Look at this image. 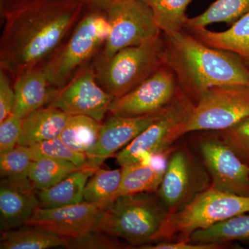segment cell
<instances>
[{
	"label": "cell",
	"instance_id": "obj_4",
	"mask_svg": "<svg viewBox=\"0 0 249 249\" xmlns=\"http://www.w3.org/2000/svg\"><path fill=\"white\" fill-rule=\"evenodd\" d=\"M106 11L86 8L66 40L42 65L51 86L60 89L103 49L109 35Z\"/></svg>",
	"mask_w": 249,
	"mask_h": 249
},
{
	"label": "cell",
	"instance_id": "obj_21",
	"mask_svg": "<svg viewBox=\"0 0 249 249\" xmlns=\"http://www.w3.org/2000/svg\"><path fill=\"white\" fill-rule=\"evenodd\" d=\"M94 172L82 168L70 174L54 186L37 191L40 208L53 209L83 202L85 186Z\"/></svg>",
	"mask_w": 249,
	"mask_h": 249
},
{
	"label": "cell",
	"instance_id": "obj_2",
	"mask_svg": "<svg viewBox=\"0 0 249 249\" xmlns=\"http://www.w3.org/2000/svg\"><path fill=\"white\" fill-rule=\"evenodd\" d=\"M163 36L165 64L195 104L214 87L249 85V68L236 54L206 45L186 30Z\"/></svg>",
	"mask_w": 249,
	"mask_h": 249
},
{
	"label": "cell",
	"instance_id": "obj_19",
	"mask_svg": "<svg viewBox=\"0 0 249 249\" xmlns=\"http://www.w3.org/2000/svg\"><path fill=\"white\" fill-rule=\"evenodd\" d=\"M69 116L60 109L51 106L33 111L23 119L18 145L28 147L59 137Z\"/></svg>",
	"mask_w": 249,
	"mask_h": 249
},
{
	"label": "cell",
	"instance_id": "obj_6",
	"mask_svg": "<svg viewBox=\"0 0 249 249\" xmlns=\"http://www.w3.org/2000/svg\"><path fill=\"white\" fill-rule=\"evenodd\" d=\"M248 212L249 196L219 191L211 186L182 209L168 214L152 243L188 241L196 231Z\"/></svg>",
	"mask_w": 249,
	"mask_h": 249
},
{
	"label": "cell",
	"instance_id": "obj_1",
	"mask_svg": "<svg viewBox=\"0 0 249 249\" xmlns=\"http://www.w3.org/2000/svg\"><path fill=\"white\" fill-rule=\"evenodd\" d=\"M78 0H0V67L14 78L42 66L85 13Z\"/></svg>",
	"mask_w": 249,
	"mask_h": 249
},
{
	"label": "cell",
	"instance_id": "obj_29",
	"mask_svg": "<svg viewBox=\"0 0 249 249\" xmlns=\"http://www.w3.org/2000/svg\"><path fill=\"white\" fill-rule=\"evenodd\" d=\"M33 160L26 147L17 145L0 153V173L2 179L16 184L31 186L29 175Z\"/></svg>",
	"mask_w": 249,
	"mask_h": 249
},
{
	"label": "cell",
	"instance_id": "obj_28",
	"mask_svg": "<svg viewBox=\"0 0 249 249\" xmlns=\"http://www.w3.org/2000/svg\"><path fill=\"white\" fill-rule=\"evenodd\" d=\"M248 12L249 0H216L202 14L188 18L186 28L206 27L217 22L232 24Z\"/></svg>",
	"mask_w": 249,
	"mask_h": 249
},
{
	"label": "cell",
	"instance_id": "obj_18",
	"mask_svg": "<svg viewBox=\"0 0 249 249\" xmlns=\"http://www.w3.org/2000/svg\"><path fill=\"white\" fill-rule=\"evenodd\" d=\"M185 30L206 45L236 54L249 68V12L226 31L216 32L206 27L186 28Z\"/></svg>",
	"mask_w": 249,
	"mask_h": 249
},
{
	"label": "cell",
	"instance_id": "obj_10",
	"mask_svg": "<svg viewBox=\"0 0 249 249\" xmlns=\"http://www.w3.org/2000/svg\"><path fill=\"white\" fill-rule=\"evenodd\" d=\"M193 137V143L216 189L249 196V165L224 142L216 131Z\"/></svg>",
	"mask_w": 249,
	"mask_h": 249
},
{
	"label": "cell",
	"instance_id": "obj_16",
	"mask_svg": "<svg viewBox=\"0 0 249 249\" xmlns=\"http://www.w3.org/2000/svg\"><path fill=\"white\" fill-rule=\"evenodd\" d=\"M40 207L37 191L31 186L2 179L0 186V223L3 232L22 227Z\"/></svg>",
	"mask_w": 249,
	"mask_h": 249
},
{
	"label": "cell",
	"instance_id": "obj_25",
	"mask_svg": "<svg viewBox=\"0 0 249 249\" xmlns=\"http://www.w3.org/2000/svg\"><path fill=\"white\" fill-rule=\"evenodd\" d=\"M151 10L162 34L172 36L185 30L187 7L193 0H141Z\"/></svg>",
	"mask_w": 249,
	"mask_h": 249
},
{
	"label": "cell",
	"instance_id": "obj_7",
	"mask_svg": "<svg viewBox=\"0 0 249 249\" xmlns=\"http://www.w3.org/2000/svg\"><path fill=\"white\" fill-rule=\"evenodd\" d=\"M212 186V179L196 151L186 142L170 150L157 195L168 214L176 212Z\"/></svg>",
	"mask_w": 249,
	"mask_h": 249
},
{
	"label": "cell",
	"instance_id": "obj_34",
	"mask_svg": "<svg viewBox=\"0 0 249 249\" xmlns=\"http://www.w3.org/2000/svg\"><path fill=\"white\" fill-rule=\"evenodd\" d=\"M16 93L7 72L0 69V123L14 113Z\"/></svg>",
	"mask_w": 249,
	"mask_h": 249
},
{
	"label": "cell",
	"instance_id": "obj_20",
	"mask_svg": "<svg viewBox=\"0 0 249 249\" xmlns=\"http://www.w3.org/2000/svg\"><path fill=\"white\" fill-rule=\"evenodd\" d=\"M157 156L121 167V183L118 196L139 193H157L165 169L166 162Z\"/></svg>",
	"mask_w": 249,
	"mask_h": 249
},
{
	"label": "cell",
	"instance_id": "obj_24",
	"mask_svg": "<svg viewBox=\"0 0 249 249\" xmlns=\"http://www.w3.org/2000/svg\"><path fill=\"white\" fill-rule=\"evenodd\" d=\"M101 124L89 116H70L59 138L74 151L87 154L97 142Z\"/></svg>",
	"mask_w": 249,
	"mask_h": 249
},
{
	"label": "cell",
	"instance_id": "obj_8",
	"mask_svg": "<svg viewBox=\"0 0 249 249\" xmlns=\"http://www.w3.org/2000/svg\"><path fill=\"white\" fill-rule=\"evenodd\" d=\"M196 104L183 91L159 119L114 155L121 167L150 157L165 156L179 139L178 132L194 110Z\"/></svg>",
	"mask_w": 249,
	"mask_h": 249
},
{
	"label": "cell",
	"instance_id": "obj_31",
	"mask_svg": "<svg viewBox=\"0 0 249 249\" xmlns=\"http://www.w3.org/2000/svg\"><path fill=\"white\" fill-rule=\"evenodd\" d=\"M216 132L249 165V116L229 128Z\"/></svg>",
	"mask_w": 249,
	"mask_h": 249
},
{
	"label": "cell",
	"instance_id": "obj_26",
	"mask_svg": "<svg viewBox=\"0 0 249 249\" xmlns=\"http://www.w3.org/2000/svg\"><path fill=\"white\" fill-rule=\"evenodd\" d=\"M122 170H105L99 168L90 177L85 186L84 201L107 206L118 196Z\"/></svg>",
	"mask_w": 249,
	"mask_h": 249
},
{
	"label": "cell",
	"instance_id": "obj_15",
	"mask_svg": "<svg viewBox=\"0 0 249 249\" xmlns=\"http://www.w3.org/2000/svg\"><path fill=\"white\" fill-rule=\"evenodd\" d=\"M104 208L86 201L53 209L39 207L25 225L72 238L97 230L98 219Z\"/></svg>",
	"mask_w": 249,
	"mask_h": 249
},
{
	"label": "cell",
	"instance_id": "obj_36",
	"mask_svg": "<svg viewBox=\"0 0 249 249\" xmlns=\"http://www.w3.org/2000/svg\"><path fill=\"white\" fill-rule=\"evenodd\" d=\"M89 9L103 10L106 11L113 4L122 0H78Z\"/></svg>",
	"mask_w": 249,
	"mask_h": 249
},
{
	"label": "cell",
	"instance_id": "obj_22",
	"mask_svg": "<svg viewBox=\"0 0 249 249\" xmlns=\"http://www.w3.org/2000/svg\"><path fill=\"white\" fill-rule=\"evenodd\" d=\"M234 241L249 242V212L237 214L193 232L188 242L198 245L225 246Z\"/></svg>",
	"mask_w": 249,
	"mask_h": 249
},
{
	"label": "cell",
	"instance_id": "obj_30",
	"mask_svg": "<svg viewBox=\"0 0 249 249\" xmlns=\"http://www.w3.org/2000/svg\"><path fill=\"white\" fill-rule=\"evenodd\" d=\"M27 148L33 160L42 158L68 160L80 168H84L88 163L86 154L72 150L59 137L39 142Z\"/></svg>",
	"mask_w": 249,
	"mask_h": 249
},
{
	"label": "cell",
	"instance_id": "obj_35",
	"mask_svg": "<svg viewBox=\"0 0 249 249\" xmlns=\"http://www.w3.org/2000/svg\"><path fill=\"white\" fill-rule=\"evenodd\" d=\"M225 248V246L215 245H198L188 241L175 242H160L151 245L142 246L139 249H219Z\"/></svg>",
	"mask_w": 249,
	"mask_h": 249
},
{
	"label": "cell",
	"instance_id": "obj_33",
	"mask_svg": "<svg viewBox=\"0 0 249 249\" xmlns=\"http://www.w3.org/2000/svg\"><path fill=\"white\" fill-rule=\"evenodd\" d=\"M23 119L11 114L0 124V153L10 151L18 145Z\"/></svg>",
	"mask_w": 249,
	"mask_h": 249
},
{
	"label": "cell",
	"instance_id": "obj_3",
	"mask_svg": "<svg viewBox=\"0 0 249 249\" xmlns=\"http://www.w3.org/2000/svg\"><path fill=\"white\" fill-rule=\"evenodd\" d=\"M168 214L157 193L123 195L103 209L97 229L142 247L152 243Z\"/></svg>",
	"mask_w": 249,
	"mask_h": 249
},
{
	"label": "cell",
	"instance_id": "obj_32",
	"mask_svg": "<svg viewBox=\"0 0 249 249\" xmlns=\"http://www.w3.org/2000/svg\"><path fill=\"white\" fill-rule=\"evenodd\" d=\"M116 237L107 235L99 230H93L83 235L67 238L66 248L75 249H127V244L119 242Z\"/></svg>",
	"mask_w": 249,
	"mask_h": 249
},
{
	"label": "cell",
	"instance_id": "obj_12",
	"mask_svg": "<svg viewBox=\"0 0 249 249\" xmlns=\"http://www.w3.org/2000/svg\"><path fill=\"white\" fill-rule=\"evenodd\" d=\"M181 91L175 73L165 64L133 90L114 98L109 113L134 117L158 112L168 107Z\"/></svg>",
	"mask_w": 249,
	"mask_h": 249
},
{
	"label": "cell",
	"instance_id": "obj_27",
	"mask_svg": "<svg viewBox=\"0 0 249 249\" xmlns=\"http://www.w3.org/2000/svg\"><path fill=\"white\" fill-rule=\"evenodd\" d=\"M82 168H80L68 160L38 159L33 160L29 175V182L35 191H43Z\"/></svg>",
	"mask_w": 249,
	"mask_h": 249
},
{
	"label": "cell",
	"instance_id": "obj_14",
	"mask_svg": "<svg viewBox=\"0 0 249 249\" xmlns=\"http://www.w3.org/2000/svg\"><path fill=\"white\" fill-rule=\"evenodd\" d=\"M166 108L158 112L134 117L111 114L101 124L94 146L86 154L88 163L85 168L96 171L101 168L105 160L127 146L144 129L159 119Z\"/></svg>",
	"mask_w": 249,
	"mask_h": 249
},
{
	"label": "cell",
	"instance_id": "obj_23",
	"mask_svg": "<svg viewBox=\"0 0 249 249\" xmlns=\"http://www.w3.org/2000/svg\"><path fill=\"white\" fill-rule=\"evenodd\" d=\"M67 237L40 228L26 226L3 232L1 249H47L55 247H66Z\"/></svg>",
	"mask_w": 249,
	"mask_h": 249
},
{
	"label": "cell",
	"instance_id": "obj_17",
	"mask_svg": "<svg viewBox=\"0 0 249 249\" xmlns=\"http://www.w3.org/2000/svg\"><path fill=\"white\" fill-rule=\"evenodd\" d=\"M42 67L28 70L15 78V115L24 119L33 111L50 103L55 89H51Z\"/></svg>",
	"mask_w": 249,
	"mask_h": 249
},
{
	"label": "cell",
	"instance_id": "obj_13",
	"mask_svg": "<svg viewBox=\"0 0 249 249\" xmlns=\"http://www.w3.org/2000/svg\"><path fill=\"white\" fill-rule=\"evenodd\" d=\"M114 99L98 83L93 65H87L65 86L55 89L49 106L70 116H89L102 122Z\"/></svg>",
	"mask_w": 249,
	"mask_h": 249
},
{
	"label": "cell",
	"instance_id": "obj_11",
	"mask_svg": "<svg viewBox=\"0 0 249 249\" xmlns=\"http://www.w3.org/2000/svg\"><path fill=\"white\" fill-rule=\"evenodd\" d=\"M106 11L110 30L99 54L103 57H110L161 34L151 10L141 0H122Z\"/></svg>",
	"mask_w": 249,
	"mask_h": 249
},
{
	"label": "cell",
	"instance_id": "obj_9",
	"mask_svg": "<svg viewBox=\"0 0 249 249\" xmlns=\"http://www.w3.org/2000/svg\"><path fill=\"white\" fill-rule=\"evenodd\" d=\"M248 116L249 85L214 87L199 98L178 137L193 132L224 130Z\"/></svg>",
	"mask_w": 249,
	"mask_h": 249
},
{
	"label": "cell",
	"instance_id": "obj_5",
	"mask_svg": "<svg viewBox=\"0 0 249 249\" xmlns=\"http://www.w3.org/2000/svg\"><path fill=\"white\" fill-rule=\"evenodd\" d=\"M163 34L110 57L98 55L93 66L103 89L114 98L133 90L165 64Z\"/></svg>",
	"mask_w": 249,
	"mask_h": 249
}]
</instances>
